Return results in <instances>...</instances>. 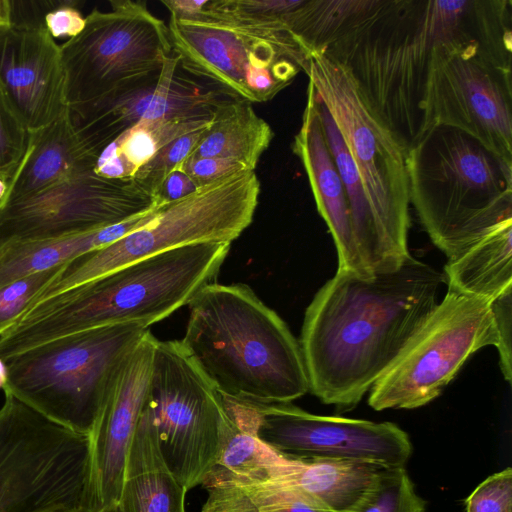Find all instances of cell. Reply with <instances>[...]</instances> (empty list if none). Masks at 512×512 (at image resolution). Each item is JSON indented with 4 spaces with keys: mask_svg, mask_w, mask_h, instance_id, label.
Wrapping results in <instances>:
<instances>
[{
    "mask_svg": "<svg viewBox=\"0 0 512 512\" xmlns=\"http://www.w3.org/2000/svg\"><path fill=\"white\" fill-rule=\"evenodd\" d=\"M511 20L509 0H379L318 53L347 69L365 103L409 148L419 135V104L433 48L504 29Z\"/></svg>",
    "mask_w": 512,
    "mask_h": 512,
    "instance_id": "obj_2",
    "label": "cell"
},
{
    "mask_svg": "<svg viewBox=\"0 0 512 512\" xmlns=\"http://www.w3.org/2000/svg\"><path fill=\"white\" fill-rule=\"evenodd\" d=\"M141 411L173 475L187 490L202 485L217 460L229 416L222 395L181 341L157 340Z\"/></svg>",
    "mask_w": 512,
    "mask_h": 512,
    "instance_id": "obj_12",
    "label": "cell"
},
{
    "mask_svg": "<svg viewBox=\"0 0 512 512\" xmlns=\"http://www.w3.org/2000/svg\"><path fill=\"white\" fill-rule=\"evenodd\" d=\"M156 342L149 331L124 362L90 435L100 509L120 500L126 456L145 399Z\"/></svg>",
    "mask_w": 512,
    "mask_h": 512,
    "instance_id": "obj_19",
    "label": "cell"
},
{
    "mask_svg": "<svg viewBox=\"0 0 512 512\" xmlns=\"http://www.w3.org/2000/svg\"><path fill=\"white\" fill-rule=\"evenodd\" d=\"M11 24H45V16L61 1L9 0Z\"/></svg>",
    "mask_w": 512,
    "mask_h": 512,
    "instance_id": "obj_38",
    "label": "cell"
},
{
    "mask_svg": "<svg viewBox=\"0 0 512 512\" xmlns=\"http://www.w3.org/2000/svg\"><path fill=\"white\" fill-rule=\"evenodd\" d=\"M230 244L197 243L143 258L51 296L0 336L5 360L72 333L126 322L148 327L213 283Z\"/></svg>",
    "mask_w": 512,
    "mask_h": 512,
    "instance_id": "obj_3",
    "label": "cell"
},
{
    "mask_svg": "<svg viewBox=\"0 0 512 512\" xmlns=\"http://www.w3.org/2000/svg\"><path fill=\"white\" fill-rule=\"evenodd\" d=\"M236 401L259 439L286 457L404 467L412 454L408 434L391 422L315 415L290 403Z\"/></svg>",
    "mask_w": 512,
    "mask_h": 512,
    "instance_id": "obj_15",
    "label": "cell"
},
{
    "mask_svg": "<svg viewBox=\"0 0 512 512\" xmlns=\"http://www.w3.org/2000/svg\"><path fill=\"white\" fill-rule=\"evenodd\" d=\"M149 327L126 322L65 335L5 359L4 392L90 436L108 390Z\"/></svg>",
    "mask_w": 512,
    "mask_h": 512,
    "instance_id": "obj_7",
    "label": "cell"
},
{
    "mask_svg": "<svg viewBox=\"0 0 512 512\" xmlns=\"http://www.w3.org/2000/svg\"><path fill=\"white\" fill-rule=\"evenodd\" d=\"M207 127L185 134L166 145L139 170L133 181L156 200L164 179L193 153Z\"/></svg>",
    "mask_w": 512,
    "mask_h": 512,
    "instance_id": "obj_31",
    "label": "cell"
},
{
    "mask_svg": "<svg viewBox=\"0 0 512 512\" xmlns=\"http://www.w3.org/2000/svg\"><path fill=\"white\" fill-rule=\"evenodd\" d=\"M466 512H512V469L492 474L466 500Z\"/></svg>",
    "mask_w": 512,
    "mask_h": 512,
    "instance_id": "obj_34",
    "label": "cell"
},
{
    "mask_svg": "<svg viewBox=\"0 0 512 512\" xmlns=\"http://www.w3.org/2000/svg\"><path fill=\"white\" fill-rule=\"evenodd\" d=\"M442 284V273L411 255L367 278L337 270L304 315L309 391L339 409L355 407L434 310Z\"/></svg>",
    "mask_w": 512,
    "mask_h": 512,
    "instance_id": "obj_1",
    "label": "cell"
},
{
    "mask_svg": "<svg viewBox=\"0 0 512 512\" xmlns=\"http://www.w3.org/2000/svg\"><path fill=\"white\" fill-rule=\"evenodd\" d=\"M157 206L120 223L94 231L39 240H16L0 245V287L15 280L64 265L105 247L146 224Z\"/></svg>",
    "mask_w": 512,
    "mask_h": 512,
    "instance_id": "obj_24",
    "label": "cell"
},
{
    "mask_svg": "<svg viewBox=\"0 0 512 512\" xmlns=\"http://www.w3.org/2000/svg\"><path fill=\"white\" fill-rule=\"evenodd\" d=\"M381 466L371 462L332 458H290L264 478L237 482L259 490L286 492L332 512L354 508L375 482Z\"/></svg>",
    "mask_w": 512,
    "mask_h": 512,
    "instance_id": "obj_21",
    "label": "cell"
},
{
    "mask_svg": "<svg viewBox=\"0 0 512 512\" xmlns=\"http://www.w3.org/2000/svg\"><path fill=\"white\" fill-rule=\"evenodd\" d=\"M97 512H124L119 503H113L111 505L101 508Z\"/></svg>",
    "mask_w": 512,
    "mask_h": 512,
    "instance_id": "obj_43",
    "label": "cell"
},
{
    "mask_svg": "<svg viewBox=\"0 0 512 512\" xmlns=\"http://www.w3.org/2000/svg\"><path fill=\"white\" fill-rule=\"evenodd\" d=\"M425 501L416 493L404 467H383L375 482L346 512H424Z\"/></svg>",
    "mask_w": 512,
    "mask_h": 512,
    "instance_id": "obj_30",
    "label": "cell"
},
{
    "mask_svg": "<svg viewBox=\"0 0 512 512\" xmlns=\"http://www.w3.org/2000/svg\"><path fill=\"white\" fill-rule=\"evenodd\" d=\"M7 189V184L0 178V201L3 199Z\"/></svg>",
    "mask_w": 512,
    "mask_h": 512,
    "instance_id": "obj_44",
    "label": "cell"
},
{
    "mask_svg": "<svg viewBox=\"0 0 512 512\" xmlns=\"http://www.w3.org/2000/svg\"><path fill=\"white\" fill-rule=\"evenodd\" d=\"M442 274L448 290L487 301L512 287V221L448 259Z\"/></svg>",
    "mask_w": 512,
    "mask_h": 512,
    "instance_id": "obj_26",
    "label": "cell"
},
{
    "mask_svg": "<svg viewBox=\"0 0 512 512\" xmlns=\"http://www.w3.org/2000/svg\"><path fill=\"white\" fill-rule=\"evenodd\" d=\"M179 168L188 174L198 187L224 176L248 170L235 161L208 157H188Z\"/></svg>",
    "mask_w": 512,
    "mask_h": 512,
    "instance_id": "obj_36",
    "label": "cell"
},
{
    "mask_svg": "<svg viewBox=\"0 0 512 512\" xmlns=\"http://www.w3.org/2000/svg\"><path fill=\"white\" fill-rule=\"evenodd\" d=\"M491 312L497 333L499 364L505 380L512 379V287L490 301Z\"/></svg>",
    "mask_w": 512,
    "mask_h": 512,
    "instance_id": "obj_35",
    "label": "cell"
},
{
    "mask_svg": "<svg viewBox=\"0 0 512 512\" xmlns=\"http://www.w3.org/2000/svg\"><path fill=\"white\" fill-rule=\"evenodd\" d=\"M306 74L337 125L361 179L373 218L381 273L394 271L410 256L409 148L365 103L341 64L311 52Z\"/></svg>",
    "mask_w": 512,
    "mask_h": 512,
    "instance_id": "obj_8",
    "label": "cell"
},
{
    "mask_svg": "<svg viewBox=\"0 0 512 512\" xmlns=\"http://www.w3.org/2000/svg\"><path fill=\"white\" fill-rule=\"evenodd\" d=\"M497 343L490 301L447 290L373 384L368 404L377 411L424 406L441 394L472 354Z\"/></svg>",
    "mask_w": 512,
    "mask_h": 512,
    "instance_id": "obj_14",
    "label": "cell"
},
{
    "mask_svg": "<svg viewBox=\"0 0 512 512\" xmlns=\"http://www.w3.org/2000/svg\"><path fill=\"white\" fill-rule=\"evenodd\" d=\"M206 2L207 0H169L162 1L161 3L169 10L170 13H174L179 16H189L199 12Z\"/></svg>",
    "mask_w": 512,
    "mask_h": 512,
    "instance_id": "obj_40",
    "label": "cell"
},
{
    "mask_svg": "<svg viewBox=\"0 0 512 512\" xmlns=\"http://www.w3.org/2000/svg\"><path fill=\"white\" fill-rule=\"evenodd\" d=\"M511 80L506 31L467 34L437 44L419 104L417 140L432 128L450 127L512 162Z\"/></svg>",
    "mask_w": 512,
    "mask_h": 512,
    "instance_id": "obj_9",
    "label": "cell"
},
{
    "mask_svg": "<svg viewBox=\"0 0 512 512\" xmlns=\"http://www.w3.org/2000/svg\"><path fill=\"white\" fill-rule=\"evenodd\" d=\"M182 69L222 95L266 102L308 68L309 53L282 23L240 9L234 0H207L167 24Z\"/></svg>",
    "mask_w": 512,
    "mask_h": 512,
    "instance_id": "obj_6",
    "label": "cell"
},
{
    "mask_svg": "<svg viewBox=\"0 0 512 512\" xmlns=\"http://www.w3.org/2000/svg\"><path fill=\"white\" fill-rule=\"evenodd\" d=\"M222 94L188 76L175 55L147 81L125 91L68 106L71 123L98 156L122 132L144 121L211 118Z\"/></svg>",
    "mask_w": 512,
    "mask_h": 512,
    "instance_id": "obj_17",
    "label": "cell"
},
{
    "mask_svg": "<svg viewBox=\"0 0 512 512\" xmlns=\"http://www.w3.org/2000/svg\"><path fill=\"white\" fill-rule=\"evenodd\" d=\"M97 158L75 131L67 109L50 124L29 132L25 153L7 183L0 205L95 171Z\"/></svg>",
    "mask_w": 512,
    "mask_h": 512,
    "instance_id": "obj_22",
    "label": "cell"
},
{
    "mask_svg": "<svg viewBox=\"0 0 512 512\" xmlns=\"http://www.w3.org/2000/svg\"><path fill=\"white\" fill-rule=\"evenodd\" d=\"M79 2L64 0L48 12L45 16V25L53 38L75 37L85 26V17L77 6Z\"/></svg>",
    "mask_w": 512,
    "mask_h": 512,
    "instance_id": "obj_37",
    "label": "cell"
},
{
    "mask_svg": "<svg viewBox=\"0 0 512 512\" xmlns=\"http://www.w3.org/2000/svg\"><path fill=\"white\" fill-rule=\"evenodd\" d=\"M223 402L229 419L217 460L203 487L262 479L283 458L259 439L237 401L223 397Z\"/></svg>",
    "mask_w": 512,
    "mask_h": 512,
    "instance_id": "obj_28",
    "label": "cell"
},
{
    "mask_svg": "<svg viewBox=\"0 0 512 512\" xmlns=\"http://www.w3.org/2000/svg\"><path fill=\"white\" fill-rule=\"evenodd\" d=\"M197 188L191 177L178 167L164 179L156 201L160 205L172 202L189 195Z\"/></svg>",
    "mask_w": 512,
    "mask_h": 512,
    "instance_id": "obj_39",
    "label": "cell"
},
{
    "mask_svg": "<svg viewBox=\"0 0 512 512\" xmlns=\"http://www.w3.org/2000/svg\"><path fill=\"white\" fill-rule=\"evenodd\" d=\"M188 306L181 343L223 397L283 404L309 391L299 341L247 285L210 283Z\"/></svg>",
    "mask_w": 512,
    "mask_h": 512,
    "instance_id": "obj_4",
    "label": "cell"
},
{
    "mask_svg": "<svg viewBox=\"0 0 512 512\" xmlns=\"http://www.w3.org/2000/svg\"><path fill=\"white\" fill-rule=\"evenodd\" d=\"M314 95L324 136L345 188L354 238L362 263L370 275L379 274L381 273V265L377 238L371 210L361 179L332 116L324 104L317 98L315 92Z\"/></svg>",
    "mask_w": 512,
    "mask_h": 512,
    "instance_id": "obj_29",
    "label": "cell"
},
{
    "mask_svg": "<svg viewBox=\"0 0 512 512\" xmlns=\"http://www.w3.org/2000/svg\"><path fill=\"white\" fill-rule=\"evenodd\" d=\"M64 265L31 274L0 287V336L29 309L38 294Z\"/></svg>",
    "mask_w": 512,
    "mask_h": 512,
    "instance_id": "obj_32",
    "label": "cell"
},
{
    "mask_svg": "<svg viewBox=\"0 0 512 512\" xmlns=\"http://www.w3.org/2000/svg\"><path fill=\"white\" fill-rule=\"evenodd\" d=\"M156 205L134 181L110 180L89 171L0 205V245L94 231Z\"/></svg>",
    "mask_w": 512,
    "mask_h": 512,
    "instance_id": "obj_16",
    "label": "cell"
},
{
    "mask_svg": "<svg viewBox=\"0 0 512 512\" xmlns=\"http://www.w3.org/2000/svg\"><path fill=\"white\" fill-rule=\"evenodd\" d=\"M187 491L167 466L155 430L141 411L128 448L118 503L124 512H185Z\"/></svg>",
    "mask_w": 512,
    "mask_h": 512,
    "instance_id": "obj_23",
    "label": "cell"
},
{
    "mask_svg": "<svg viewBox=\"0 0 512 512\" xmlns=\"http://www.w3.org/2000/svg\"><path fill=\"white\" fill-rule=\"evenodd\" d=\"M0 85L28 132L68 109L61 48L45 24L0 29Z\"/></svg>",
    "mask_w": 512,
    "mask_h": 512,
    "instance_id": "obj_18",
    "label": "cell"
},
{
    "mask_svg": "<svg viewBox=\"0 0 512 512\" xmlns=\"http://www.w3.org/2000/svg\"><path fill=\"white\" fill-rule=\"evenodd\" d=\"M407 170L410 203L447 259L512 221V162L460 130L422 134L409 147Z\"/></svg>",
    "mask_w": 512,
    "mask_h": 512,
    "instance_id": "obj_5",
    "label": "cell"
},
{
    "mask_svg": "<svg viewBox=\"0 0 512 512\" xmlns=\"http://www.w3.org/2000/svg\"><path fill=\"white\" fill-rule=\"evenodd\" d=\"M11 24V10L9 0H0V29Z\"/></svg>",
    "mask_w": 512,
    "mask_h": 512,
    "instance_id": "obj_41",
    "label": "cell"
},
{
    "mask_svg": "<svg viewBox=\"0 0 512 512\" xmlns=\"http://www.w3.org/2000/svg\"><path fill=\"white\" fill-rule=\"evenodd\" d=\"M293 153L307 174L319 214L332 235L338 269L361 277H371L365 269L354 238L345 188L327 145L317 103L308 84L302 123L294 137Z\"/></svg>",
    "mask_w": 512,
    "mask_h": 512,
    "instance_id": "obj_20",
    "label": "cell"
},
{
    "mask_svg": "<svg viewBox=\"0 0 512 512\" xmlns=\"http://www.w3.org/2000/svg\"><path fill=\"white\" fill-rule=\"evenodd\" d=\"M206 119H162L140 122L122 132L99 154L95 173L110 180L133 181L156 154L175 139L207 127Z\"/></svg>",
    "mask_w": 512,
    "mask_h": 512,
    "instance_id": "obj_27",
    "label": "cell"
},
{
    "mask_svg": "<svg viewBox=\"0 0 512 512\" xmlns=\"http://www.w3.org/2000/svg\"><path fill=\"white\" fill-rule=\"evenodd\" d=\"M93 9L84 29L60 46L68 106L131 89L173 55L169 30L144 1L113 0Z\"/></svg>",
    "mask_w": 512,
    "mask_h": 512,
    "instance_id": "obj_13",
    "label": "cell"
},
{
    "mask_svg": "<svg viewBox=\"0 0 512 512\" xmlns=\"http://www.w3.org/2000/svg\"><path fill=\"white\" fill-rule=\"evenodd\" d=\"M8 380V372L6 363L0 358V389H4Z\"/></svg>",
    "mask_w": 512,
    "mask_h": 512,
    "instance_id": "obj_42",
    "label": "cell"
},
{
    "mask_svg": "<svg viewBox=\"0 0 512 512\" xmlns=\"http://www.w3.org/2000/svg\"><path fill=\"white\" fill-rule=\"evenodd\" d=\"M90 436L9 392L0 408V512H97Z\"/></svg>",
    "mask_w": 512,
    "mask_h": 512,
    "instance_id": "obj_10",
    "label": "cell"
},
{
    "mask_svg": "<svg viewBox=\"0 0 512 512\" xmlns=\"http://www.w3.org/2000/svg\"><path fill=\"white\" fill-rule=\"evenodd\" d=\"M261 192L254 170H242L157 207L143 226L66 263L32 305L120 267L197 243L231 244L252 223ZM29 308V309H30Z\"/></svg>",
    "mask_w": 512,
    "mask_h": 512,
    "instance_id": "obj_11",
    "label": "cell"
},
{
    "mask_svg": "<svg viewBox=\"0 0 512 512\" xmlns=\"http://www.w3.org/2000/svg\"><path fill=\"white\" fill-rule=\"evenodd\" d=\"M28 135L0 85V178L6 184L25 153Z\"/></svg>",
    "mask_w": 512,
    "mask_h": 512,
    "instance_id": "obj_33",
    "label": "cell"
},
{
    "mask_svg": "<svg viewBox=\"0 0 512 512\" xmlns=\"http://www.w3.org/2000/svg\"><path fill=\"white\" fill-rule=\"evenodd\" d=\"M273 137L270 125L257 115L250 102L224 97L215 106L209 126L189 157L231 160L255 170Z\"/></svg>",
    "mask_w": 512,
    "mask_h": 512,
    "instance_id": "obj_25",
    "label": "cell"
}]
</instances>
